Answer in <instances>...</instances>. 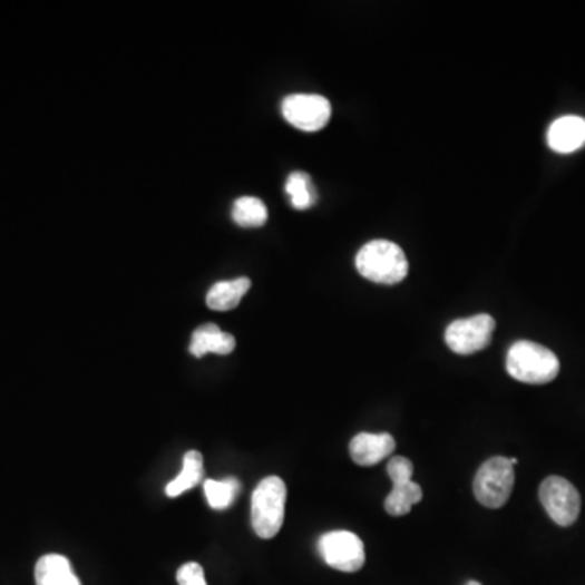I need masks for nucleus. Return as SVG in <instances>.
<instances>
[{"label": "nucleus", "instance_id": "f257e3e1", "mask_svg": "<svg viewBox=\"0 0 585 585\" xmlns=\"http://www.w3.org/2000/svg\"><path fill=\"white\" fill-rule=\"evenodd\" d=\"M559 368L558 357L540 343L519 340L507 351L506 370L524 384H548L555 381Z\"/></svg>", "mask_w": 585, "mask_h": 585}, {"label": "nucleus", "instance_id": "f03ea898", "mask_svg": "<svg viewBox=\"0 0 585 585\" xmlns=\"http://www.w3.org/2000/svg\"><path fill=\"white\" fill-rule=\"evenodd\" d=\"M357 269L360 275L370 282L396 285L406 280L409 261L399 244L376 240L358 251Z\"/></svg>", "mask_w": 585, "mask_h": 585}, {"label": "nucleus", "instance_id": "7ed1b4c3", "mask_svg": "<svg viewBox=\"0 0 585 585\" xmlns=\"http://www.w3.org/2000/svg\"><path fill=\"white\" fill-rule=\"evenodd\" d=\"M286 485L280 477L264 478L251 499V523L257 537L271 540L285 520Z\"/></svg>", "mask_w": 585, "mask_h": 585}, {"label": "nucleus", "instance_id": "20e7f679", "mask_svg": "<svg viewBox=\"0 0 585 585\" xmlns=\"http://www.w3.org/2000/svg\"><path fill=\"white\" fill-rule=\"evenodd\" d=\"M516 474L507 457H491L478 468L474 480L477 501L489 509H499L509 501Z\"/></svg>", "mask_w": 585, "mask_h": 585}, {"label": "nucleus", "instance_id": "39448f33", "mask_svg": "<svg viewBox=\"0 0 585 585\" xmlns=\"http://www.w3.org/2000/svg\"><path fill=\"white\" fill-rule=\"evenodd\" d=\"M318 546L322 559L342 573H357L367 563L363 542L353 532H329L319 538Z\"/></svg>", "mask_w": 585, "mask_h": 585}, {"label": "nucleus", "instance_id": "423d86ee", "mask_svg": "<svg viewBox=\"0 0 585 585\" xmlns=\"http://www.w3.org/2000/svg\"><path fill=\"white\" fill-rule=\"evenodd\" d=\"M496 322L489 314L457 319L446 329V343L454 353L474 354L487 349L495 333Z\"/></svg>", "mask_w": 585, "mask_h": 585}, {"label": "nucleus", "instance_id": "0eeeda50", "mask_svg": "<svg viewBox=\"0 0 585 585\" xmlns=\"http://www.w3.org/2000/svg\"><path fill=\"white\" fill-rule=\"evenodd\" d=\"M538 495L553 523L559 527H569L576 523L581 513V495L566 478H545Z\"/></svg>", "mask_w": 585, "mask_h": 585}, {"label": "nucleus", "instance_id": "6e6552de", "mask_svg": "<svg viewBox=\"0 0 585 585\" xmlns=\"http://www.w3.org/2000/svg\"><path fill=\"white\" fill-rule=\"evenodd\" d=\"M282 113L296 129L318 133L328 126L332 106L329 99L321 95H292L283 99Z\"/></svg>", "mask_w": 585, "mask_h": 585}, {"label": "nucleus", "instance_id": "1a4fd4ad", "mask_svg": "<svg viewBox=\"0 0 585 585\" xmlns=\"http://www.w3.org/2000/svg\"><path fill=\"white\" fill-rule=\"evenodd\" d=\"M396 441L389 432H360L350 442V456L357 466L372 467L392 456Z\"/></svg>", "mask_w": 585, "mask_h": 585}, {"label": "nucleus", "instance_id": "9d476101", "mask_svg": "<svg viewBox=\"0 0 585 585\" xmlns=\"http://www.w3.org/2000/svg\"><path fill=\"white\" fill-rule=\"evenodd\" d=\"M549 148L556 154H573L585 145V119L581 116H563L549 126Z\"/></svg>", "mask_w": 585, "mask_h": 585}, {"label": "nucleus", "instance_id": "9b49d317", "mask_svg": "<svg viewBox=\"0 0 585 585\" xmlns=\"http://www.w3.org/2000/svg\"><path fill=\"white\" fill-rule=\"evenodd\" d=\"M234 349H236V339L232 333L223 332L215 324H204L195 329L189 347L195 358H202L208 353L225 357V354L233 353Z\"/></svg>", "mask_w": 585, "mask_h": 585}, {"label": "nucleus", "instance_id": "f8f14e48", "mask_svg": "<svg viewBox=\"0 0 585 585\" xmlns=\"http://www.w3.org/2000/svg\"><path fill=\"white\" fill-rule=\"evenodd\" d=\"M37 585H81L69 559L62 555H45L35 567Z\"/></svg>", "mask_w": 585, "mask_h": 585}, {"label": "nucleus", "instance_id": "ddd939ff", "mask_svg": "<svg viewBox=\"0 0 585 585\" xmlns=\"http://www.w3.org/2000/svg\"><path fill=\"white\" fill-rule=\"evenodd\" d=\"M251 280L247 276H241L236 280H226L218 282L208 290L207 306L214 311H232L243 300L244 294L250 292Z\"/></svg>", "mask_w": 585, "mask_h": 585}, {"label": "nucleus", "instance_id": "4468645a", "mask_svg": "<svg viewBox=\"0 0 585 585\" xmlns=\"http://www.w3.org/2000/svg\"><path fill=\"white\" fill-rule=\"evenodd\" d=\"M423 499V489L413 480L392 484V491L386 498L384 507L393 517L407 516L411 507Z\"/></svg>", "mask_w": 585, "mask_h": 585}, {"label": "nucleus", "instance_id": "2eb2a0df", "mask_svg": "<svg viewBox=\"0 0 585 585\" xmlns=\"http://www.w3.org/2000/svg\"><path fill=\"white\" fill-rule=\"evenodd\" d=\"M204 477V457L197 450H189L184 456L183 471L166 487V495L169 498H177L191 488L197 487Z\"/></svg>", "mask_w": 585, "mask_h": 585}, {"label": "nucleus", "instance_id": "dca6fc26", "mask_svg": "<svg viewBox=\"0 0 585 585\" xmlns=\"http://www.w3.org/2000/svg\"><path fill=\"white\" fill-rule=\"evenodd\" d=\"M269 211L257 197H241L234 202L233 220L243 228H261L267 223Z\"/></svg>", "mask_w": 585, "mask_h": 585}, {"label": "nucleus", "instance_id": "f3484780", "mask_svg": "<svg viewBox=\"0 0 585 585\" xmlns=\"http://www.w3.org/2000/svg\"><path fill=\"white\" fill-rule=\"evenodd\" d=\"M204 491L212 509H228L240 495L241 484L236 478H226L222 481L207 480L204 485Z\"/></svg>", "mask_w": 585, "mask_h": 585}, {"label": "nucleus", "instance_id": "a211bd4d", "mask_svg": "<svg viewBox=\"0 0 585 585\" xmlns=\"http://www.w3.org/2000/svg\"><path fill=\"white\" fill-rule=\"evenodd\" d=\"M286 194L292 198V205L298 211H306L314 204L315 195L311 177L306 173H293L286 181Z\"/></svg>", "mask_w": 585, "mask_h": 585}, {"label": "nucleus", "instance_id": "6ab92c4d", "mask_svg": "<svg viewBox=\"0 0 585 585\" xmlns=\"http://www.w3.org/2000/svg\"><path fill=\"white\" fill-rule=\"evenodd\" d=\"M388 474L390 481H409L413 477V464L410 459L402 456L390 457L388 464Z\"/></svg>", "mask_w": 585, "mask_h": 585}, {"label": "nucleus", "instance_id": "aec40b11", "mask_svg": "<svg viewBox=\"0 0 585 585\" xmlns=\"http://www.w3.org/2000/svg\"><path fill=\"white\" fill-rule=\"evenodd\" d=\"M176 581L179 585H208L204 576V567L198 563H186L181 566L176 574Z\"/></svg>", "mask_w": 585, "mask_h": 585}, {"label": "nucleus", "instance_id": "412c9836", "mask_svg": "<svg viewBox=\"0 0 585 585\" xmlns=\"http://www.w3.org/2000/svg\"><path fill=\"white\" fill-rule=\"evenodd\" d=\"M509 462L513 464L514 467H516L517 464H519V460H517L516 457H510Z\"/></svg>", "mask_w": 585, "mask_h": 585}, {"label": "nucleus", "instance_id": "4be33fe9", "mask_svg": "<svg viewBox=\"0 0 585 585\" xmlns=\"http://www.w3.org/2000/svg\"><path fill=\"white\" fill-rule=\"evenodd\" d=\"M467 585H481V584L477 583V581H470V583H467Z\"/></svg>", "mask_w": 585, "mask_h": 585}]
</instances>
